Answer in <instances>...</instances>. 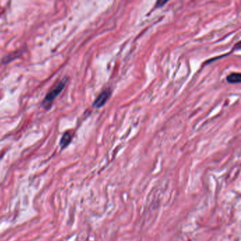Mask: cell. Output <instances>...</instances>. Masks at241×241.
Returning a JSON list of instances; mask_svg holds the SVG:
<instances>
[{"label":"cell","mask_w":241,"mask_h":241,"mask_svg":"<svg viewBox=\"0 0 241 241\" xmlns=\"http://www.w3.org/2000/svg\"><path fill=\"white\" fill-rule=\"evenodd\" d=\"M66 81H67V79H62L60 82H58L57 84L55 86L54 88L47 93L45 100L43 101V105H45V107H46L48 104L50 105V104L52 103V101L56 98V97L62 91L63 89L65 87Z\"/></svg>","instance_id":"obj_1"},{"label":"cell","mask_w":241,"mask_h":241,"mask_svg":"<svg viewBox=\"0 0 241 241\" xmlns=\"http://www.w3.org/2000/svg\"><path fill=\"white\" fill-rule=\"evenodd\" d=\"M226 80L230 84H239L241 81V75L240 73H232L227 76Z\"/></svg>","instance_id":"obj_3"},{"label":"cell","mask_w":241,"mask_h":241,"mask_svg":"<svg viewBox=\"0 0 241 241\" xmlns=\"http://www.w3.org/2000/svg\"><path fill=\"white\" fill-rule=\"evenodd\" d=\"M110 95H111V93L108 91H105L101 93L98 97L96 98L94 103H93V106H95L97 108H101L103 106L105 105L106 101L109 98Z\"/></svg>","instance_id":"obj_2"},{"label":"cell","mask_w":241,"mask_h":241,"mask_svg":"<svg viewBox=\"0 0 241 241\" xmlns=\"http://www.w3.org/2000/svg\"><path fill=\"white\" fill-rule=\"evenodd\" d=\"M71 139V136L69 132H65L64 134L62 137H61L60 140V146L62 148H65V147L70 143Z\"/></svg>","instance_id":"obj_4"}]
</instances>
